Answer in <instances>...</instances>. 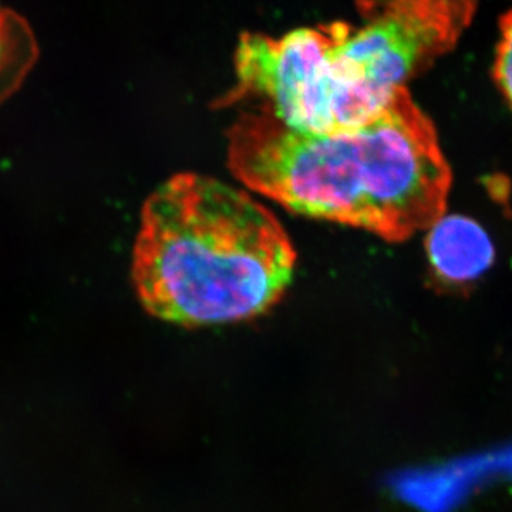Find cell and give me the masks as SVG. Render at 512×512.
Here are the masks:
<instances>
[{
    "mask_svg": "<svg viewBox=\"0 0 512 512\" xmlns=\"http://www.w3.org/2000/svg\"><path fill=\"white\" fill-rule=\"evenodd\" d=\"M228 165L249 190L305 217L403 241L444 217L451 170L436 130L407 89L365 126L315 136L242 113Z\"/></svg>",
    "mask_w": 512,
    "mask_h": 512,
    "instance_id": "cell-1",
    "label": "cell"
},
{
    "mask_svg": "<svg viewBox=\"0 0 512 512\" xmlns=\"http://www.w3.org/2000/svg\"><path fill=\"white\" fill-rule=\"evenodd\" d=\"M295 266L291 238L261 202L207 175L181 173L144 202L131 275L150 315L198 328L269 311Z\"/></svg>",
    "mask_w": 512,
    "mask_h": 512,
    "instance_id": "cell-2",
    "label": "cell"
},
{
    "mask_svg": "<svg viewBox=\"0 0 512 512\" xmlns=\"http://www.w3.org/2000/svg\"><path fill=\"white\" fill-rule=\"evenodd\" d=\"M434 274L447 284L464 285L493 264L494 248L484 229L466 217H441L427 238Z\"/></svg>",
    "mask_w": 512,
    "mask_h": 512,
    "instance_id": "cell-3",
    "label": "cell"
},
{
    "mask_svg": "<svg viewBox=\"0 0 512 512\" xmlns=\"http://www.w3.org/2000/svg\"><path fill=\"white\" fill-rule=\"evenodd\" d=\"M35 37L25 20L0 10V101L18 89L36 60Z\"/></svg>",
    "mask_w": 512,
    "mask_h": 512,
    "instance_id": "cell-4",
    "label": "cell"
},
{
    "mask_svg": "<svg viewBox=\"0 0 512 512\" xmlns=\"http://www.w3.org/2000/svg\"><path fill=\"white\" fill-rule=\"evenodd\" d=\"M494 77L512 109V12L501 23V40L495 57Z\"/></svg>",
    "mask_w": 512,
    "mask_h": 512,
    "instance_id": "cell-5",
    "label": "cell"
}]
</instances>
